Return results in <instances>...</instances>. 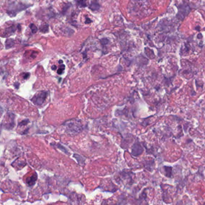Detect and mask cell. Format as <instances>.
I'll return each mask as SVG.
<instances>
[{"label":"cell","mask_w":205,"mask_h":205,"mask_svg":"<svg viewBox=\"0 0 205 205\" xmlns=\"http://www.w3.org/2000/svg\"><path fill=\"white\" fill-rule=\"evenodd\" d=\"M147 0H135L132 1L128 6L129 13L135 16H143L148 15L150 10Z\"/></svg>","instance_id":"cell-1"},{"label":"cell","mask_w":205,"mask_h":205,"mask_svg":"<svg viewBox=\"0 0 205 205\" xmlns=\"http://www.w3.org/2000/svg\"><path fill=\"white\" fill-rule=\"evenodd\" d=\"M63 126L65 128V130L69 135L74 136L81 132L83 127L80 120L75 119L68 120L64 123Z\"/></svg>","instance_id":"cell-2"},{"label":"cell","mask_w":205,"mask_h":205,"mask_svg":"<svg viewBox=\"0 0 205 205\" xmlns=\"http://www.w3.org/2000/svg\"><path fill=\"white\" fill-rule=\"evenodd\" d=\"M29 6V5H26L20 2L15 1L9 4L7 10V13L11 17H13L15 16L19 12L27 9Z\"/></svg>","instance_id":"cell-3"},{"label":"cell","mask_w":205,"mask_h":205,"mask_svg":"<svg viewBox=\"0 0 205 205\" xmlns=\"http://www.w3.org/2000/svg\"><path fill=\"white\" fill-rule=\"evenodd\" d=\"M48 92L45 91H40L37 93L31 99V101L35 105L40 106L42 105L47 97Z\"/></svg>","instance_id":"cell-4"},{"label":"cell","mask_w":205,"mask_h":205,"mask_svg":"<svg viewBox=\"0 0 205 205\" xmlns=\"http://www.w3.org/2000/svg\"><path fill=\"white\" fill-rule=\"evenodd\" d=\"M143 149L139 142H136L132 146V155L134 156H138L143 153Z\"/></svg>","instance_id":"cell-5"},{"label":"cell","mask_w":205,"mask_h":205,"mask_svg":"<svg viewBox=\"0 0 205 205\" xmlns=\"http://www.w3.org/2000/svg\"><path fill=\"white\" fill-rule=\"evenodd\" d=\"M189 11L190 9L188 5H181L179 9V13L178 14V17H179L180 19L181 18L182 19H183L189 13Z\"/></svg>","instance_id":"cell-6"},{"label":"cell","mask_w":205,"mask_h":205,"mask_svg":"<svg viewBox=\"0 0 205 205\" xmlns=\"http://www.w3.org/2000/svg\"><path fill=\"white\" fill-rule=\"evenodd\" d=\"M17 29V27L15 26H12L8 28H7L5 30V31H4V37H8L9 36H10V35H12L16 30Z\"/></svg>","instance_id":"cell-7"},{"label":"cell","mask_w":205,"mask_h":205,"mask_svg":"<svg viewBox=\"0 0 205 205\" xmlns=\"http://www.w3.org/2000/svg\"><path fill=\"white\" fill-rule=\"evenodd\" d=\"M37 178L36 174H35L34 176L33 175V176L30 177V178L27 179V181H26V183H27L28 185L30 186H33V185L35 183V182H36V180H37Z\"/></svg>","instance_id":"cell-8"},{"label":"cell","mask_w":205,"mask_h":205,"mask_svg":"<svg viewBox=\"0 0 205 205\" xmlns=\"http://www.w3.org/2000/svg\"><path fill=\"white\" fill-rule=\"evenodd\" d=\"M89 8L93 11H95V10H98L100 9V5L98 3L97 1H93L90 4V5L89 6Z\"/></svg>","instance_id":"cell-9"},{"label":"cell","mask_w":205,"mask_h":205,"mask_svg":"<svg viewBox=\"0 0 205 205\" xmlns=\"http://www.w3.org/2000/svg\"><path fill=\"white\" fill-rule=\"evenodd\" d=\"M15 41L14 40L10 39H7L5 42V48L6 49H9L10 48H12L15 45Z\"/></svg>","instance_id":"cell-10"},{"label":"cell","mask_w":205,"mask_h":205,"mask_svg":"<svg viewBox=\"0 0 205 205\" xmlns=\"http://www.w3.org/2000/svg\"><path fill=\"white\" fill-rule=\"evenodd\" d=\"M77 4L80 7H85L87 5V0H75Z\"/></svg>","instance_id":"cell-11"},{"label":"cell","mask_w":205,"mask_h":205,"mask_svg":"<svg viewBox=\"0 0 205 205\" xmlns=\"http://www.w3.org/2000/svg\"><path fill=\"white\" fill-rule=\"evenodd\" d=\"M39 30L42 33H47L49 31V26L47 24H43V25L40 26V28H39Z\"/></svg>","instance_id":"cell-12"},{"label":"cell","mask_w":205,"mask_h":205,"mask_svg":"<svg viewBox=\"0 0 205 205\" xmlns=\"http://www.w3.org/2000/svg\"><path fill=\"white\" fill-rule=\"evenodd\" d=\"M74 156H75V158L77 159L78 162L81 165H82V164H84V159L82 158H81V156H79L78 155H76V154L74 155Z\"/></svg>","instance_id":"cell-13"},{"label":"cell","mask_w":205,"mask_h":205,"mask_svg":"<svg viewBox=\"0 0 205 205\" xmlns=\"http://www.w3.org/2000/svg\"><path fill=\"white\" fill-rule=\"evenodd\" d=\"M30 28H31V31L33 33H36L37 31H38V29L37 28V26H35L34 24H31L30 26Z\"/></svg>","instance_id":"cell-14"},{"label":"cell","mask_w":205,"mask_h":205,"mask_svg":"<svg viewBox=\"0 0 205 205\" xmlns=\"http://www.w3.org/2000/svg\"><path fill=\"white\" fill-rule=\"evenodd\" d=\"M64 68H65V66H64V65H62V66H61V68L58 69V74H61L63 73V71L64 70Z\"/></svg>","instance_id":"cell-15"},{"label":"cell","mask_w":205,"mask_h":205,"mask_svg":"<svg viewBox=\"0 0 205 205\" xmlns=\"http://www.w3.org/2000/svg\"><path fill=\"white\" fill-rule=\"evenodd\" d=\"M29 121L28 120H23L21 122H20L19 123V126H23V125H26V123H28Z\"/></svg>","instance_id":"cell-16"},{"label":"cell","mask_w":205,"mask_h":205,"mask_svg":"<svg viewBox=\"0 0 205 205\" xmlns=\"http://www.w3.org/2000/svg\"><path fill=\"white\" fill-rule=\"evenodd\" d=\"M57 147H58L59 149H60L61 151H63L64 152H65V153H67V151L64 148L63 146H61L60 144H57Z\"/></svg>","instance_id":"cell-17"},{"label":"cell","mask_w":205,"mask_h":205,"mask_svg":"<svg viewBox=\"0 0 205 205\" xmlns=\"http://www.w3.org/2000/svg\"><path fill=\"white\" fill-rule=\"evenodd\" d=\"M102 43V44H103V45H105V44H107V43H108L109 42V41L106 39H102L101 40V41Z\"/></svg>","instance_id":"cell-18"},{"label":"cell","mask_w":205,"mask_h":205,"mask_svg":"<svg viewBox=\"0 0 205 205\" xmlns=\"http://www.w3.org/2000/svg\"><path fill=\"white\" fill-rule=\"evenodd\" d=\"M87 21H86V22H85L86 24H89V23H90L92 22V21L89 18H87Z\"/></svg>","instance_id":"cell-19"},{"label":"cell","mask_w":205,"mask_h":205,"mask_svg":"<svg viewBox=\"0 0 205 205\" xmlns=\"http://www.w3.org/2000/svg\"><path fill=\"white\" fill-rule=\"evenodd\" d=\"M52 69L53 70H55V69H56V66H52Z\"/></svg>","instance_id":"cell-20"}]
</instances>
